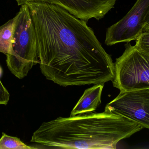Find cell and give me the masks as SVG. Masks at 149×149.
<instances>
[{
    "instance_id": "cell-1",
    "label": "cell",
    "mask_w": 149,
    "mask_h": 149,
    "mask_svg": "<svg viewBox=\"0 0 149 149\" xmlns=\"http://www.w3.org/2000/svg\"><path fill=\"white\" fill-rule=\"evenodd\" d=\"M25 4L35 27L40 69L47 80L63 87L112 81L114 63L87 22L56 4Z\"/></svg>"
},
{
    "instance_id": "cell-2",
    "label": "cell",
    "mask_w": 149,
    "mask_h": 149,
    "mask_svg": "<svg viewBox=\"0 0 149 149\" xmlns=\"http://www.w3.org/2000/svg\"><path fill=\"white\" fill-rule=\"evenodd\" d=\"M143 129L126 117L105 111L44 122L31 141L50 148L116 149L120 141Z\"/></svg>"
},
{
    "instance_id": "cell-3",
    "label": "cell",
    "mask_w": 149,
    "mask_h": 149,
    "mask_svg": "<svg viewBox=\"0 0 149 149\" xmlns=\"http://www.w3.org/2000/svg\"><path fill=\"white\" fill-rule=\"evenodd\" d=\"M15 17L13 54L6 56V62L11 73L22 79L34 65L39 63L37 43L35 27L27 4L21 5Z\"/></svg>"
},
{
    "instance_id": "cell-4",
    "label": "cell",
    "mask_w": 149,
    "mask_h": 149,
    "mask_svg": "<svg viewBox=\"0 0 149 149\" xmlns=\"http://www.w3.org/2000/svg\"><path fill=\"white\" fill-rule=\"evenodd\" d=\"M114 63L113 85L120 91L149 89V54L130 43Z\"/></svg>"
},
{
    "instance_id": "cell-5",
    "label": "cell",
    "mask_w": 149,
    "mask_h": 149,
    "mask_svg": "<svg viewBox=\"0 0 149 149\" xmlns=\"http://www.w3.org/2000/svg\"><path fill=\"white\" fill-rule=\"evenodd\" d=\"M149 13V0H137L133 8L120 20L109 27L105 43L108 46L136 40L145 26Z\"/></svg>"
},
{
    "instance_id": "cell-6",
    "label": "cell",
    "mask_w": 149,
    "mask_h": 149,
    "mask_svg": "<svg viewBox=\"0 0 149 149\" xmlns=\"http://www.w3.org/2000/svg\"><path fill=\"white\" fill-rule=\"evenodd\" d=\"M105 111L120 115L149 129V89L122 92Z\"/></svg>"
},
{
    "instance_id": "cell-7",
    "label": "cell",
    "mask_w": 149,
    "mask_h": 149,
    "mask_svg": "<svg viewBox=\"0 0 149 149\" xmlns=\"http://www.w3.org/2000/svg\"><path fill=\"white\" fill-rule=\"evenodd\" d=\"M18 6L32 1H42L62 7L74 16L87 22L99 20L114 7L116 0H15Z\"/></svg>"
},
{
    "instance_id": "cell-8",
    "label": "cell",
    "mask_w": 149,
    "mask_h": 149,
    "mask_svg": "<svg viewBox=\"0 0 149 149\" xmlns=\"http://www.w3.org/2000/svg\"><path fill=\"white\" fill-rule=\"evenodd\" d=\"M104 84L94 85L85 90L71 113L70 116L93 113L101 103V95Z\"/></svg>"
},
{
    "instance_id": "cell-9",
    "label": "cell",
    "mask_w": 149,
    "mask_h": 149,
    "mask_svg": "<svg viewBox=\"0 0 149 149\" xmlns=\"http://www.w3.org/2000/svg\"><path fill=\"white\" fill-rule=\"evenodd\" d=\"M15 22V17L0 26V52L6 56L13 54Z\"/></svg>"
},
{
    "instance_id": "cell-10",
    "label": "cell",
    "mask_w": 149,
    "mask_h": 149,
    "mask_svg": "<svg viewBox=\"0 0 149 149\" xmlns=\"http://www.w3.org/2000/svg\"><path fill=\"white\" fill-rule=\"evenodd\" d=\"M37 148L27 146L17 137L9 136L4 133L0 139V149H33Z\"/></svg>"
},
{
    "instance_id": "cell-11",
    "label": "cell",
    "mask_w": 149,
    "mask_h": 149,
    "mask_svg": "<svg viewBox=\"0 0 149 149\" xmlns=\"http://www.w3.org/2000/svg\"><path fill=\"white\" fill-rule=\"evenodd\" d=\"M136 46L149 54V24L145 25L142 32L136 40Z\"/></svg>"
},
{
    "instance_id": "cell-12",
    "label": "cell",
    "mask_w": 149,
    "mask_h": 149,
    "mask_svg": "<svg viewBox=\"0 0 149 149\" xmlns=\"http://www.w3.org/2000/svg\"><path fill=\"white\" fill-rule=\"evenodd\" d=\"M2 71L0 67V76ZM10 94L0 80V105H7L9 100Z\"/></svg>"
},
{
    "instance_id": "cell-13",
    "label": "cell",
    "mask_w": 149,
    "mask_h": 149,
    "mask_svg": "<svg viewBox=\"0 0 149 149\" xmlns=\"http://www.w3.org/2000/svg\"><path fill=\"white\" fill-rule=\"evenodd\" d=\"M145 24H149V13L145 19Z\"/></svg>"
}]
</instances>
